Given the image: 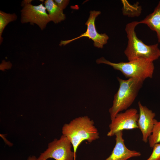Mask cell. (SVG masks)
<instances>
[{
	"label": "cell",
	"mask_w": 160,
	"mask_h": 160,
	"mask_svg": "<svg viewBox=\"0 0 160 160\" xmlns=\"http://www.w3.org/2000/svg\"><path fill=\"white\" fill-rule=\"evenodd\" d=\"M62 133L71 143L75 159L77 149L83 141L90 143L100 137L94 121L87 116L76 118L68 123L65 124L62 128Z\"/></svg>",
	"instance_id": "1"
},
{
	"label": "cell",
	"mask_w": 160,
	"mask_h": 160,
	"mask_svg": "<svg viewBox=\"0 0 160 160\" xmlns=\"http://www.w3.org/2000/svg\"><path fill=\"white\" fill-rule=\"evenodd\" d=\"M139 24V21H134L126 25L128 42L124 54L129 61L143 59L153 62L160 57L158 44L147 45L137 37L135 28Z\"/></svg>",
	"instance_id": "2"
},
{
	"label": "cell",
	"mask_w": 160,
	"mask_h": 160,
	"mask_svg": "<svg viewBox=\"0 0 160 160\" xmlns=\"http://www.w3.org/2000/svg\"><path fill=\"white\" fill-rule=\"evenodd\" d=\"M119 86L114 96L113 105L109 110L111 120L132 105L142 87L144 81L138 78L124 80L117 77Z\"/></svg>",
	"instance_id": "3"
},
{
	"label": "cell",
	"mask_w": 160,
	"mask_h": 160,
	"mask_svg": "<svg viewBox=\"0 0 160 160\" xmlns=\"http://www.w3.org/2000/svg\"><path fill=\"white\" fill-rule=\"evenodd\" d=\"M96 62L97 64H104L112 66L120 71L126 78H138L143 81L146 79L152 78L155 68L153 62L143 59L113 63L102 57L97 59Z\"/></svg>",
	"instance_id": "4"
},
{
	"label": "cell",
	"mask_w": 160,
	"mask_h": 160,
	"mask_svg": "<svg viewBox=\"0 0 160 160\" xmlns=\"http://www.w3.org/2000/svg\"><path fill=\"white\" fill-rule=\"evenodd\" d=\"M71 143L68 138L63 135L59 139H55L49 143L46 150L41 153L38 160H76Z\"/></svg>",
	"instance_id": "5"
},
{
	"label": "cell",
	"mask_w": 160,
	"mask_h": 160,
	"mask_svg": "<svg viewBox=\"0 0 160 160\" xmlns=\"http://www.w3.org/2000/svg\"><path fill=\"white\" fill-rule=\"evenodd\" d=\"M139 116L137 110L134 108L127 109L124 112L118 113L111 120L107 136L112 137L120 131L138 128L137 121Z\"/></svg>",
	"instance_id": "6"
},
{
	"label": "cell",
	"mask_w": 160,
	"mask_h": 160,
	"mask_svg": "<svg viewBox=\"0 0 160 160\" xmlns=\"http://www.w3.org/2000/svg\"><path fill=\"white\" fill-rule=\"evenodd\" d=\"M20 12V21L22 23H29L32 25L36 24L41 30H44L48 23L51 21L42 3L38 5L28 4L23 7Z\"/></svg>",
	"instance_id": "7"
},
{
	"label": "cell",
	"mask_w": 160,
	"mask_h": 160,
	"mask_svg": "<svg viewBox=\"0 0 160 160\" xmlns=\"http://www.w3.org/2000/svg\"><path fill=\"white\" fill-rule=\"evenodd\" d=\"M101 14L99 11H91L87 20L85 24L87 26L86 31L79 36L71 40L61 41L59 45L65 46L67 44L83 37H87L94 41V46L98 48H102L106 44L109 39L108 36L105 33L100 34L97 31L95 21L97 17Z\"/></svg>",
	"instance_id": "8"
},
{
	"label": "cell",
	"mask_w": 160,
	"mask_h": 160,
	"mask_svg": "<svg viewBox=\"0 0 160 160\" xmlns=\"http://www.w3.org/2000/svg\"><path fill=\"white\" fill-rule=\"evenodd\" d=\"M138 105L139 113L137 125L142 134L143 141L147 143L152 132L156 114L142 105L140 101L138 102Z\"/></svg>",
	"instance_id": "9"
},
{
	"label": "cell",
	"mask_w": 160,
	"mask_h": 160,
	"mask_svg": "<svg viewBox=\"0 0 160 160\" xmlns=\"http://www.w3.org/2000/svg\"><path fill=\"white\" fill-rule=\"evenodd\" d=\"M123 131L116 133V143L111 155L105 160H127L130 158L139 157L140 152L128 148L125 145L123 137Z\"/></svg>",
	"instance_id": "10"
},
{
	"label": "cell",
	"mask_w": 160,
	"mask_h": 160,
	"mask_svg": "<svg viewBox=\"0 0 160 160\" xmlns=\"http://www.w3.org/2000/svg\"><path fill=\"white\" fill-rule=\"evenodd\" d=\"M139 22V24L146 25L151 30L155 31L158 42L160 43V1L152 12Z\"/></svg>",
	"instance_id": "11"
},
{
	"label": "cell",
	"mask_w": 160,
	"mask_h": 160,
	"mask_svg": "<svg viewBox=\"0 0 160 160\" xmlns=\"http://www.w3.org/2000/svg\"><path fill=\"white\" fill-rule=\"evenodd\" d=\"M49 17L55 23H58L65 20V15L53 0H46L44 3Z\"/></svg>",
	"instance_id": "12"
},
{
	"label": "cell",
	"mask_w": 160,
	"mask_h": 160,
	"mask_svg": "<svg viewBox=\"0 0 160 160\" xmlns=\"http://www.w3.org/2000/svg\"><path fill=\"white\" fill-rule=\"evenodd\" d=\"M123 5L122 11L123 14L129 17H138L141 14L142 7L139 5V3L137 2L132 5L127 0H121Z\"/></svg>",
	"instance_id": "13"
},
{
	"label": "cell",
	"mask_w": 160,
	"mask_h": 160,
	"mask_svg": "<svg viewBox=\"0 0 160 160\" xmlns=\"http://www.w3.org/2000/svg\"><path fill=\"white\" fill-rule=\"evenodd\" d=\"M17 16L15 13H7L0 11V44H1L3 39L2 37V33L6 26L10 22L15 21Z\"/></svg>",
	"instance_id": "14"
},
{
	"label": "cell",
	"mask_w": 160,
	"mask_h": 160,
	"mask_svg": "<svg viewBox=\"0 0 160 160\" xmlns=\"http://www.w3.org/2000/svg\"><path fill=\"white\" fill-rule=\"evenodd\" d=\"M148 141L150 147L152 148L155 144L160 143V121L155 119L152 132Z\"/></svg>",
	"instance_id": "15"
},
{
	"label": "cell",
	"mask_w": 160,
	"mask_h": 160,
	"mask_svg": "<svg viewBox=\"0 0 160 160\" xmlns=\"http://www.w3.org/2000/svg\"><path fill=\"white\" fill-rule=\"evenodd\" d=\"M149 157L147 160H160V143L155 144Z\"/></svg>",
	"instance_id": "16"
},
{
	"label": "cell",
	"mask_w": 160,
	"mask_h": 160,
	"mask_svg": "<svg viewBox=\"0 0 160 160\" xmlns=\"http://www.w3.org/2000/svg\"><path fill=\"white\" fill-rule=\"evenodd\" d=\"M54 2L56 5L61 10L65 9L70 1L68 0H55Z\"/></svg>",
	"instance_id": "17"
},
{
	"label": "cell",
	"mask_w": 160,
	"mask_h": 160,
	"mask_svg": "<svg viewBox=\"0 0 160 160\" xmlns=\"http://www.w3.org/2000/svg\"><path fill=\"white\" fill-rule=\"evenodd\" d=\"M32 0H24L22 1L21 4V6L23 7L25 5L28 4H31V2L33 1Z\"/></svg>",
	"instance_id": "18"
},
{
	"label": "cell",
	"mask_w": 160,
	"mask_h": 160,
	"mask_svg": "<svg viewBox=\"0 0 160 160\" xmlns=\"http://www.w3.org/2000/svg\"><path fill=\"white\" fill-rule=\"evenodd\" d=\"M27 160H38L37 158L35 156H29Z\"/></svg>",
	"instance_id": "19"
},
{
	"label": "cell",
	"mask_w": 160,
	"mask_h": 160,
	"mask_svg": "<svg viewBox=\"0 0 160 160\" xmlns=\"http://www.w3.org/2000/svg\"></svg>",
	"instance_id": "20"
},
{
	"label": "cell",
	"mask_w": 160,
	"mask_h": 160,
	"mask_svg": "<svg viewBox=\"0 0 160 160\" xmlns=\"http://www.w3.org/2000/svg\"></svg>",
	"instance_id": "21"
},
{
	"label": "cell",
	"mask_w": 160,
	"mask_h": 160,
	"mask_svg": "<svg viewBox=\"0 0 160 160\" xmlns=\"http://www.w3.org/2000/svg\"></svg>",
	"instance_id": "22"
}]
</instances>
